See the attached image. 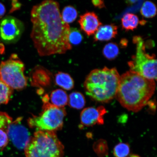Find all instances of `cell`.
Instances as JSON below:
<instances>
[{
	"mask_svg": "<svg viewBox=\"0 0 157 157\" xmlns=\"http://www.w3.org/2000/svg\"><path fill=\"white\" fill-rule=\"evenodd\" d=\"M92 3L95 6L99 8L100 9L102 8L105 7L104 2L102 1H101V0L92 1Z\"/></svg>",
	"mask_w": 157,
	"mask_h": 157,
	"instance_id": "obj_27",
	"label": "cell"
},
{
	"mask_svg": "<svg viewBox=\"0 0 157 157\" xmlns=\"http://www.w3.org/2000/svg\"><path fill=\"white\" fill-rule=\"evenodd\" d=\"M139 23L138 17L132 13H127L121 19L122 28L126 31L134 30L137 28Z\"/></svg>",
	"mask_w": 157,
	"mask_h": 157,
	"instance_id": "obj_16",
	"label": "cell"
},
{
	"mask_svg": "<svg viewBox=\"0 0 157 157\" xmlns=\"http://www.w3.org/2000/svg\"><path fill=\"white\" fill-rule=\"evenodd\" d=\"M78 15L76 9L70 6L65 7L63 10L62 14H61L63 20L68 24L75 21L77 18Z\"/></svg>",
	"mask_w": 157,
	"mask_h": 157,
	"instance_id": "obj_19",
	"label": "cell"
},
{
	"mask_svg": "<svg viewBox=\"0 0 157 157\" xmlns=\"http://www.w3.org/2000/svg\"><path fill=\"white\" fill-rule=\"evenodd\" d=\"M69 39L71 44L77 45L81 42L83 36L79 31L73 29H70Z\"/></svg>",
	"mask_w": 157,
	"mask_h": 157,
	"instance_id": "obj_24",
	"label": "cell"
},
{
	"mask_svg": "<svg viewBox=\"0 0 157 157\" xmlns=\"http://www.w3.org/2000/svg\"><path fill=\"white\" fill-rule=\"evenodd\" d=\"M78 22L82 30L88 36L95 34L102 25L94 12H87L80 16Z\"/></svg>",
	"mask_w": 157,
	"mask_h": 157,
	"instance_id": "obj_11",
	"label": "cell"
},
{
	"mask_svg": "<svg viewBox=\"0 0 157 157\" xmlns=\"http://www.w3.org/2000/svg\"><path fill=\"white\" fill-rule=\"evenodd\" d=\"M117 27L114 24L100 26L94 37L95 41H108L115 38L117 34Z\"/></svg>",
	"mask_w": 157,
	"mask_h": 157,
	"instance_id": "obj_12",
	"label": "cell"
},
{
	"mask_svg": "<svg viewBox=\"0 0 157 157\" xmlns=\"http://www.w3.org/2000/svg\"><path fill=\"white\" fill-rule=\"evenodd\" d=\"M120 76L115 68L106 67L90 72L84 83L86 94L94 101L108 103L116 97Z\"/></svg>",
	"mask_w": 157,
	"mask_h": 157,
	"instance_id": "obj_3",
	"label": "cell"
},
{
	"mask_svg": "<svg viewBox=\"0 0 157 157\" xmlns=\"http://www.w3.org/2000/svg\"><path fill=\"white\" fill-rule=\"evenodd\" d=\"M9 139L6 131L0 129V148H3L7 146Z\"/></svg>",
	"mask_w": 157,
	"mask_h": 157,
	"instance_id": "obj_26",
	"label": "cell"
},
{
	"mask_svg": "<svg viewBox=\"0 0 157 157\" xmlns=\"http://www.w3.org/2000/svg\"><path fill=\"white\" fill-rule=\"evenodd\" d=\"M140 13L143 17L148 18H152L156 14V6L151 2H145L141 8Z\"/></svg>",
	"mask_w": 157,
	"mask_h": 157,
	"instance_id": "obj_21",
	"label": "cell"
},
{
	"mask_svg": "<svg viewBox=\"0 0 157 157\" xmlns=\"http://www.w3.org/2000/svg\"><path fill=\"white\" fill-rule=\"evenodd\" d=\"M50 72L41 66H37L31 73V80L33 83L37 85H46L50 83Z\"/></svg>",
	"mask_w": 157,
	"mask_h": 157,
	"instance_id": "obj_13",
	"label": "cell"
},
{
	"mask_svg": "<svg viewBox=\"0 0 157 157\" xmlns=\"http://www.w3.org/2000/svg\"><path fill=\"white\" fill-rule=\"evenodd\" d=\"M6 13V8L2 4L0 3V18L5 15Z\"/></svg>",
	"mask_w": 157,
	"mask_h": 157,
	"instance_id": "obj_29",
	"label": "cell"
},
{
	"mask_svg": "<svg viewBox=\"0 0 157 157\" xmlns=\"http://www.w3.org/2000/svg\"><path fill=\"white\" fill-rule=\"evenodd\" d=\"M155 89V80L130 71L120 76L116 97L123 107L137 113L147 105Z\"/></svg>",
	"mask_w": 157,
	"mask_h": 157,
	"instance_id": "obj_2",
	"label": "cell"
},
{
	"mask_svg": "<svg viewBox=\"0 0 157 157\" xmlns=\"http://www.w3.org/2000/svg\"><path fill=\"white\" fill-rule=\"evenodd\" d=\"M94 151L98 156L103 157L108 154V147L106 141L103 139L99 140L94 143L93 146Z\"/></svg>",
	"mask_w": 157,
	"mask_h": 157,
	"instance_id": "obj_23",
	"label": "cell"
},
{
	"mask_svg": "<svg viewBox=\"0 0 157 157\" xmlns=\"http://www.w3.org/2000/svg\"><path fill=\"white\" fill-rule=\"evenodd\" d=\"M68 103L72 108L76 109H81L85 106V98L83 94L79 92H73L69 96Z\"/></svg>",
	"mask_w": 157,
	"mask_h": 157,
	"instance_id": "obj_17",
	"label": "cell"
},
{
	"mask_svg": "<svg viewBox=\"0 0 157 157\" xmlns=\"http://www.w3.org/2000/svg\"><path fill=\"white\" fill-rule=\"evenodd\" d=\"M68 96L66 92L61 89L53 91L50 95L52 105L59 108H63L68 103Z\"/></svg>",
	"mask_w": 157,
	"mask_h": 157,
	"instance_id": "obj_14",
	"label": "cell"
},
{
	"mask_svg": "<svg viewBox=\"0 0 157 157\" xmlns=\"http://www.w3.org/2000/svg\"><path fill=\"white\" fill-rule=\"evenodd\" d=\"M12 5V7L10 11L11 12H13L19 9L21 6V4L17 1H13Z\"/></svg>",
	"mask_w": 157,
	"mask_h": 157,
	"instance_id": "obj_28",
	"label": "cell"
},
{
	"mask_svg": "<svg viewBox=\"0 0 157 157\" xmlns=\"http://www.w3.org/2000/svg\"><path fill=\"white\" fill-rule=\"evenodd\" d=\"M12 121V118L7 113L0 112V129L6 131L7 127Z\"/></svg>",
	"mask_w": 157,
	"mask_h": 157,
	"instance_id": "obj_25",
	"label": "cell"
},
{
	"mask_svg": "<svg viewBox=\"0 0 157 157\" xmlns=\"http://www.w3.org/2000/svg\"><path fill=\"white\" fill-rule=\"evenodd\" d=\"M55 82L56 85L66 90H70L74 87L73 78L67 73L58 72L55 76Z\"/></svg>",
	"mask_w": 157,
	"mask_h": 157,
	"instance_id": "obj_15",
	"label": "cell"
},
{
	"mask_svg": "<svg viewBox=\"0 0 157 157\" xmlns=\"http://www.w3.org/2000/svg\"><path fill=\"white\" fill-rule=\"evenodd\" d=\"M5 48L4 45L2 43H0V54H2L5 52Z\"/></svg>",
	"mask_w": 157,
	"mask_h": 157,
	"instance_id": "obj_30",
	"label": "cell"
},
{
	"mask_svg": "<svg viewBox=\"0 0 157 157\" xmlns=\"http://www.w3.org/2000/svg\"><path fill=\"white\" fill-rule=\"evenodd\" d=\"M21 118L12 121L6 131L9 139L17 148L25 149L31 138L28 130L21 124Z\"/></svg>",
	"mask_w": 157,
	"mask_h": 157,
	"instance_id": "obj_9",
	"label": "cell"
},
{
	"mask_svg": "<svg viewBox=\"0 0 157 157\" xmlns=\"http://www.w3.org/2000/svg\"><path fill=\"white\" fill-rule=\"evenodd\" d=\"M107 113L105 107H90L84 109L80 114L81 123L84 126L90 127L96 124H103V116Z\"/></svg>",
	"mask_w": 157,
	"mask_h": 157,
	"instance_id": "obj_10",
	"label": "cell"
},
{
	"mask_svg": "<svg viewBox=\"0 0 157 157\" xmlns=\"http://www.w3.org/2000/svg\"><path fill=\"white\" fill-rule=\"evenodd\" d=\"M128 157H141L138 155H137L133 154V155H131L129 156Z\"/></svg>",
	"mask_w": 157,
	"mask_h": 157,
	"instance_id": "obj_31",
	"label": "cell"
},
{
	"mask_svg": "<svg viewBox=\"0 0 157 157\" xmlns=\"http://www.w3.org/2000/svg\"><path fill=\"white\" fill-rule=\"evenodd\" d=\"M24 30L23 23L19 19L12 16H7L0 22V38L6 44L17 42Z\"/></svg>",
	"mask_w": 157,
	"mask_h": 157,
	"instance_id": "obj_8",
	"label": "cell"
},
{
	"mask_svg": "<svg viewBox=\"0 0 157 157\" xmlns=\"http://www.w3.org/2000/svg\"><path fill=\"white\" fill-rule=\"evenodd\" d=\"M119 52L118 46L117 44L110 43L105 45L103 50V54L105 58L109 60L116 58Z\"/></svg>",
	"mask_w": 157,
	"mask_h": 157,
	"instance_id": "obj_20",
	"label": "cell"
},
{
	"mask_svg": "<svg viewBox=\"0 0 157 157\" xmlns=\"http://www.w3.org/2000/svg\"><path fill=\"white\" fill-rule=\"evenodd\" d=\"M133 42L136 45V55L128 62L131 71L136 72L147 79L156 80L157 60L154 54L146 52V45L140 36H136Z\"/></svg>",
	"mask_w": 157,
	"mask_h": 157,
	"instance_id": "obj_5",
	"label": "cell"
},
{
	"mask_svg": "<svg viewBox=\"0 0 157 157\" xmlns=\"http://www.w3.org/2000/svg\"><path fill=\"white\" fill-rule=\"evenodd\" d=\"M130 152V148L127 143H121L113 148V154L115 157H127Z\"/></svg>",
	"mask_w": 157,
	"mask_h": 157,
	"instance_id": "obj_22",
	"label": "cell"
},
{
	"mask_svg": "<svg viewBox=\"0 0 157 157\" xmlns=\"http://www.w3.org/2000/svg\"><path fill=\"white\" fill-rule=\"evenodd\" d=\"M25 70L23 63L17 54H13L0 64V79L13 90H22L27 84Z\"/></svg>",
	"mask_w": 157,
	"mask_h": 157,
	"instance_id": "obj_7",
	"label": "cell"
},
{
	"mask_svg": "<svg viewBox=\"0 0 157 157\" xmlns=\"http://www.w3.org/2000/svg\"><path fill=\"white\" fill-rule=\"evenodd\" d=\"M66 115L63 108L55 106L46 101L42 112L38 116L29 118L28 123L29 127L37 131L55 132L62 127Z\"/></svg>",
	"mask_w": 157,
	"mask_h": 157,
	"instance_id": "obj_6",
	"label": "cell"
},
{
	"mask_svg": "<svg viewBox=\"0 0 157 157\" xmlns=\"http://www.w3.org/2000/svg\"><path fill=\"white\" fill-rule=\"evenodd\" d=\"M31 34L39 56L62 54L71 50L70 25L63 20L58 2L46 0L33 7Z\"/></svg>",
	"mask_w": 157,
	"mask_h": 157,
	"instance_id": "obj_1",
	"label": "cell"
},
{
	"mask_svg": "<svg viewBox=\"0 0 157 157\" xmlns=\"http://www.w3.org/2000/svg\"><path fill=\"white\" fill-rule=\"evenodd\" d=\"M26 157H64V147L55 132L37 131L25 147Z\"/></svg>",
	"mask_w": 157,
	"mask_h": 157,
	"instance_id": "obj_4",
	"label": "cell"
},
{
	"mask_svg": "<svg viewBox=\"0 0 157 157\" xmlns=\"http://www.w3.org/2000/svg\"><path fill=\"white\" fill-rule=\"evenodd\" d=\"M13 93V90L0 79V105L8 103Z\"/></svg>",
	"mask_w": 157,
	"mask_h": 157,
	"instance_id": "obj_18",
	"label": "cell"
}]
</instances>
